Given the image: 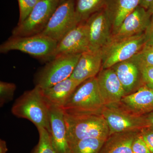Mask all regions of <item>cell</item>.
<instances>
[{"mask_svg": "<svg viewBox=\"0 0 153 153\" xmlns=\"http://www.w3.org/2000/svg\"><path fill=\"white\" fill-rule=\"evenodd\" d=\"M105 106L96 76L76 88L61 109L71 115L101 114Z\"/></svg>", "mask_w": 153, "mask_h": 153, "instance_id": "6da1fadb", "label": "cell"}, {"mask_svg": "<svg viewBox=\"0 0 153 153\" xmlns=\"http://www.w3.org/2000/svg\"><path fill=\"white\" fill-rule=\"evenodd\" d=\"M120 105L135 114H148L153 111V89L143 85L133 93L125 96Z\"/></svg>", "mask_w": 153, "mask_h": 153, "instance_id": "e0dca14e", "label": "cell"}, {"mask_svg": "<svg viewBox=\"0 0 153 153\" xmlns=\"http://www.w3.org/2000/svg\"><path fill=\"white\" fill-rule=\"evenodd\" d=\"M75 0H66L60 3L49 19L41 34L57 42L79 23L76 18Z\"/></svg>", "mask_w": 153, "mask_h": 153, "instance_id": "9c48e42d", "label": "cell"}, {"mask_svg": "<svg viewBox=\"0 0 153 153\" xmlns=\"http://www.w3.org/2000/svg\"><path fill=\"white\" fill-rule=\"evenodd\" d=\"M81 55H61L50 60L36 75V85L46 89L70 77Z\"/></svg>", "mask_w": 153, "mask_h": 153, "instance_id": "8992f818", "label": "cell"}, {"mask_svg": "<svg viewBox=\"0 0 153 153\" xmlns=\"http://www.w3.org/2000/svg\"><path fill=\"white\" fill-rule=\"evenodd\" d=\"M102 67L101 50L88 51L81 54L70 78L80 84L96 77Z\"/></svg>", "mask_w": 153, "mask_h": 153, "instance_id": "2e32d148", "label": "cell"}, {"mask_svg": "<svg viewBox=\"0 0 153 153\" xmlns=\"http://www.w3.org/2000/svg\"><path fill=\"white\" fill-rule=\"evenodd\" d=\"M80 84L69 77L51 87L41 89L42 95L49 106L61 108Z\"/></svg>", "mask_w": 153, "mask_h": 153, "instance_id": "ac0fdd59", "label": "cell"}, {"mask_svg": "<svg viewBox=\"0 0 153 153\" xmlns=\"http://www.w3.org/2000/svg\"><path fill=\"white\" fill-rule=\"evenodd\" d=\"M145 44L144 33L124 38L111 36L101 49L102 69L111 68L116 63L130 59L141 50Z\"/></svg>", "mask_w": 153, "mask_h": 153, "instance_id": "277c9868", "label": "cell"}, {"mask_svg": "<svg viewBox=\"0 0 153 153\" xmlns=\"http://www.w3.org/2000/svg\"><path fill=\"white\" fill-rule=\"evenodd\" d=\"M88 51H90L89 38L85 22L70 30L57 43L51 60L61 55L81 54Z\"/></svg>", "mask_w": 153, "mask_h": 153, "instance_id": "8fae6325", "label": "cell"}, {"mask_svg": "<svg viewBox=\"0 0 153 153\" xmlns=\"http://www.w3.org/2000/svg\"><path fill=\"white\" fill-rule=\"evenodd\" d=\"M50 138L56 153H71L64 114L60 108L49 106Z\"/></svg>", "mask_w": 153, "mask_h": 153, "instance_id": "9a60e30c", "label": "cell"}, {"mask_svg": "<svg viewBox=\"0 0 153 153\" xmlns=\"http://www.w3.org/2000/svg\"><path fill=\"white\" fill-rule=\"evenodd\" d=\"M16 89V84L12 82H0V105L2 107L13 98Z\"/></svg>", "mask_w": 153, "mask_h": 153, "instance_id": "cb8c5ba5", "label": "cell"}, {"mask_svg": "<svg viewBox=\"0 0 153 153\" xmlns=\"http://www.w3.org/2000/svg\"><path fill=\"white\" fill-rule=\"evenodd\" d=\"M151 12H152V19H153V9L152 10H151Z\"/></svg>", "mask_w": 153, "mask_h": 153, "instance_id": "836d02e7", "label": "cell"}, {"mask_svg": "<svg viewBox=\"0 0 153 153\" xmlns=\"http://www.w3.org/2000/svg\"><path fill=\"white\" fill-rule=\"evenodd\" d=\"M140 131L124 132L110 135L99 153H133L132 144Z\"/></svg>", "mask_w": 153, "mask_h": 153, "instance_id": "ffe728a7", "label": "cell"}, {"mask_svg": "<svg viewBox=\"0 0 153 153\" xmlns=\"http://www.w3.org/2000/svg\"><path fill=\"white\" fill-rule=\"evenodd\" d=\"M144 140L149 149L151 153H153V128L150 126L146 127L140 131Z\"/></svg>", "mask_w": 153, "mask_h": 153, "instance_id": "f1b7e54d", "label": "cell"}, {"mask_svg": "<svg viewBox=\"0 0 153 153\" xmlns=\"http://www.w3.org/2000/svg\"><path fill=\"white\" fill-rule=\"evenodd\" d=\"M11 112L15 116L28 120L36 127H43L50 132L49 106L38 86L25 91L16 100Z\"/></svg>", "mask_w": 153, "mask_h": 153, "instance_id": "7a4b0ae2", "label": "cell"}, {"mask_svg": "<svg viewBox=\"0 0 153 153\" xmlns=\"http://www.w3.org/2000/svg\"><path fill=\"white\" fill-rule=\"evenodd\" d=\"M139 65L144 85L153 89V66L148 65L141 61L134 55Z\"/></svg>", "mask_w": 153, "mask_h": 153, "instance_id": "d4e9b609", "label": "cell"}, {"mask_svg": "<svg viewBox=\"0 0 153 153\" xmlns=\"http://www.w3.org/2000/svg\"><path fill=\"white\" fill-rule=\"evenodd\" d=\"M146 44L153 45V19L144 32Z\"/></svg>", "mask_w": 153, "mask_h": 153, "instance_id": "f546056e", "label": "cell"}, {"mask_svg": "<svg viewBox=\"0 0 153 153\" xmlns=\"http://www.w3.org/2000/svg\"><path fill=\"white\" fill-rule=\"evenodd\" d=\"M152 19L151 11L139 6L112 32L111 36L115 38H124L144 33Z\"/></svg>", "mask_w": 153, "mask_h": 153, "instance_id": "4fadbf2b", "label": "cell"}, {"mask_svg": "<svg viewBox=\"0 0 153 153\" xmlns=\"http://www.w3.org/2000/svg\"><path fill=\"white\" fill-rule=\"evenodd\" d=\"M8 149L5 141L1 139L0 140V153H6Z\"/></svg>", "mask_w": 153, "mask_h": 153, "instance_id": "d6a6232c", "label": "cell"}, {"mask_svg": "<svg viewBox=\"0 0 153 153\" xmlns=\"http://www.w3.org/2000/svg\"><path fill=\"white\" fill-rule=\"evenodd\" d=\"M111 68L118 77L126 95L133 93L144 85L139 65L135 56L116 63Z\"/></svg>", "mask_w": 153, "mask_h": 153, "instance_id": "5bb4252c", "label": "cell"}, {"mask_svg": "<svg viewBox=\"0 0 153 153\" xmlns=\"http://www.w3.org/2000/svg\"><path fill=\"white\" fill-rule=\"evenodd\" d=\"M107 0H75L76 18L79 24L86 22L96 12L104 9Z\"/></svg>", "mask_w": 153, "mask_h": 153, "instance_id": "44dd1931", "label": "cell"}, {"mask_svg": "<svg viewBox=\"0 0 153 153\" xmlns=\"http://www.w3.org/2000/svg\"><path fill=\"white\" fill-rule=\"evenodd\" d=\"M149 126L153 128V111L145 115Z\"/></svg>", "mask_w": 153, "mask_h": 153, "instance_id": "1f68e13d", "label": "cell"}, {"mask_svg": "<svg viewBox=\"0 0 153 153\" xmlns=\"http://www.w3.org/2000/svg\"><path fill=\"white\" fill-rule=\"evenodd\" d=\"M39 1H44V0H38Z\"/></svg>", "mask_w": 153, "mask_h": 153, "instance_id": "d590c367", "label": "cell"}, {"mask_svg": "<svg viewBox=\"0 0 153 153\" xmlns=\"http://www.w3.org/2000/svg\"><path fill=\"white\" fill-rule=\"evenodd\" d=\"M57 43L55 40L41 34L27 37L12 36L1 44L0 52L4 53L18 50L39 59L50 61Z\"/></svg>", "mask_w": 153, "mask_h": 153, "instance_id": "5b68a950", "label": "cell"}, {"mask_svg": "<svg viewBox=\"0 0 153 153\" xmlns=\"http://www.w3.org/2000/svg\"><path fill=\"white\" fill-rule=\"evenodd\" d=\"M139 6L148 10H152L153 9V0H140Z\"/></svg>", "mask_w": 153, "mask_h": 153, "instance_id": "4dcf8cb0", "label": "cell"}, {"mask_svg": "<svg viewBox=\"0 0 153 153\" xmlns=\"http://www.w3.org/2000/svg\"><path fill=\"white\" fill-rule=\"evenodd\" d=\"M140 4V0H107L104 9L109 17L112 32Z\"/></svg>", "mask_w": 153, "mask_h": 153, "instance_id": "d6986e66", "label": "cell"}, {"mask_svg": "<svg viewBox=\"0 0 153 153\" xmlns=\"http://www.w3.org/2000/svg\"><path fill=\"white\" fill-rule=\"evenodd\" d=\"M144 63L153 66V45L145 44L141 50L135 55Z\"/></svg>", "mask_w": 153, "mask_h": 153, "instance_id": "4316f807", "label": "cell"}, {"mask_svg": "<svg viewBox=\"0 0 153 153\" xmlns=\"http://www.w3.org/2000/svg\"><path fill=\"white\" fill-rule=\"evenodd\" d=\"M96 77L105 106L119 105L126 94L114 70L112 68L101 69Z\"/></svg>", "mask_w": 153, "mask_h": 153, "instance_id": "7c38bea8", "label": "cell"}, {"mask_svg": "<svg viewBox=\"0 0 153 153\" xmlns=\"http://www.w3.org/2000/svg\"><path fill=\"white\" fill-rule=\"evenodd\" d=\"M119 105L105 106L101 113L108 126L109 136L118 133L140 131L149 126L145 115L135 114Z\"/></svg>", "mask_w": 153, "mask_h": 153, "instance_id": "ba28073f", "label": "cell"}, {"mask_svg": "<svg viewBox=\"0 0 153 153\" xmlns=\"http://www.w3.org/2000/svg\"><path fill=\"white\" fill-rule=\"evenodd\" d=\"M132 150L133 153H152L140 131L137 134L133 142Z\"/></svg>", "mask_w": 153, "mask_h": 153, "instance_id": "83f0119b", "label": "cell"}, {"mask_svg": "<svg viewBox=\"0 0 153 153\" xmlns=\"http://www.w3.org/2000/svg\"><path fill=\"white\" fill-rule=\"evenodd\" d=\"M39 141L31 153H56L51 142L50 134L46 128H37Z\"/></svg>", "mask_w": 153, "mask_h": 153, "instance_id": "603a6c76", "label": "cell"}, {"mask_svg": "<svg viewBox=\"0 0 153 153\" xmlns=\"http://www.w3.org/2000/svg\"><path fill=\"white\" fill-rule=\"evenodd\" d=\"M64 118L70 146L85 139L107 140L109 136L108 126L101 114L71 115L64 114Z\"/></svg>", "mask_w": 153, "mask_h": 153, "instance_id": "3957f363", "label": "cell"}, {"mask_svg": "<svg viewBox=\"0 0 153 153\" xmlns=\"http://www.w3.org/2000/svg\"><path fill=\"white\" fill-rule=\"evenodd\" d=\"M19 2L20 17L18 24H21L27 19L34 8L38 0H18Z\"/></svg>", "mask_w": 153, "mask_h": 153, "instance_id": "484cf974", "label": "cell"}, {"mask_svg": "<svg viewBox=\"0 0 153 153\" xmlns=\"http://www.w3.org/2000/svg\"><path fill=\"white\" fill-rule=\"evenodd\" d=\"M66 1V0H59V1H60V3L63 2H64V1Z\"/></svg>", "mask_w": 153, "mask_h": 153, "instance_id": "e575fe53", "label": "cell"}, {"mask_svg": "<svg viewBox=\"0 0 153 153\" xmlns=\"http://www.w3.org/2000/svg\"><path fill=\"white\" fill-rule=\"evenodd\" d=\"M60 4L59 0L39 1L27 19L13 30L12 36L27 37L41 34Z\"/></svg>", "mask_w": 153, "mask_h": 153, "instance_id": "52a82bcc", "label": "cell"}, {"mask_svg": "<svg viewBox=\"0 0 153 153\" xmlns=\"http://www.w3.org/2000/svg\"><path fill=\"white\" fill-rule=\"evenodd\" d=\"M88 32L89 50H100L112 34L111 22L105 9L93 14L85 22Z\"/></svg>", "mask_w": 153, "mask_h": 153, "instance_id": "30bf717a", "label": "cell"}, {"mask_svg": "<svg viewBox=\"0 0 153 153\" xmlns=\"http://www.w3.org/2000/svg\"><path fill=\"white\" fill-rule=\"evenodd\" d=\"M106 140L97 138L80 140L70 146L71 153H99Z\"/></svg>", "mask_w": 153, "mask_h": 153, "instance_id": "7402d4cb", "label": "cell"}]
</instances>
